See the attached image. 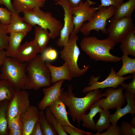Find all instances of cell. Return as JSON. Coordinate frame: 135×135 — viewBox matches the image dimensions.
<instances>
[{
    "label": "cell",
    "instance_id": "f6af8a7d",
    "mask_svg": "<svg viewBox=\"0 0 135 135\" xmlns=\"http://www.w3.org/2000/svg\"><path fill=\"white\" fill-rule=\"evenodd\" d=\"M59 0H54L55 2H56ZM70 2L71 5L72 7H75L78 6L80 2L82 1V0H68ZM90 2L92 1L90 0H86Z\"/></svg>",
    "mask_w": 135,
    "mask_h": 135
},
{
    "label": "cell",
    "instance_id": "d6a6232c",
    "mask_svg": "<svg viewBox=\"0 0 135 135\" xmlns=\"http://www.w3.org/2000/svg\"><path fill=\"white\" fill-rule=\"evenodd\" d=\"M8 130H19L23 132V126L20 115H18L8 121Z\"/></svg>",
    "mask_w": 135,
    "mask_h": 135
},
{
    "label": "cell",
    "instance_id": "e575fe53",
    "mask_svg": "<svg viewBox=\"0 0 135 135\" xmlns=\"http://www.w3.org/2000/svg\"><path fill=\"white\" fill-rule=\"evenodd\" d=\"M12 14V12L6 8H0V22L4 25H8Z\"/></svg>",
    "mask_w": 135,
    "mask_h": 135
},
{
    "label": "cell",
    "instance_id": "83f0119b",
    "mask_svg": "<svg viewBox=\"0 0 135 135\" xmlns=\"http://www.w3.org/2000/svg\"><path fill=\"white\" fill-rule=\"evenodd\" d=\"M16 90L8 81L0 80V102L4 100L10 101Z\"/></svg>",
    "mask_w": 135,
    "mask_h": 135
},
{
    "label": "cell",
    "instance_id": "cb8c5ba5",
    "mask_svg": "<svg viewBox=\"0 0 135 135\" xmlns=\"http://www.w3.org/2000/svg\"><path fill=\"white\" fill-rule=\"evenodd\" d=\"M135 10V0H128L126 2H124L115 8L112 17L117 19L124 18H131Z\"/></svg>",
    "mask_w": 135,
    "mask_h": 135
},
{
    "label": "cell",
    "instance_id": "e0dca14e",
    "mask_svg": "<svg viewBox=\"0 0 135 135\" xmlns=\"http://www.w3.org/2000/svg\"><path fill=\"white\" fill-rule=\"evenodd\" d=\"M39 52V50L34 41H26L20 46L18 50L13 57L21 62H28Z\"/></svg>",
    "mask_w": 135,
    "mask_h": 135
},
{
    "label": "cell",
    "instance_id": "9a60e30c",
    "mask_svg": "<svg viewBox=\"0 0 135 135\" xmlns=\"http://www.w3.org/2000/svg\"><path fill=\"white\" fill-rule=\"evenodd\" d=\"M40 110L38 107L30 106L20 115L23 126L22 135H30L36 123L40 120Z\"/></svg>",
    "mask_w": 135,
    "mask_h": 135
},
{
    "label": "cell",
    "instance_id": "8d00e7d4",
    "mask_svg": "<svg viewBox=\"0 0 135 135\" xmlns=\"http://www.w3.org/2000/svg\"><path fill=\"white\" fill-rule=\"evenodd\" d=\"M120 127L122 135H135V128L132 126L130 123L123 121L121 123Z\"/></svg>",
    "mask_w": 135,
    "mask_h": 135
},
{
    "label": "cell",
    "instance_id": "ba28073f",
    "mask_svg": "<svg viewBox=\"0 0 135 135\" xmlns=\"http://www.w3.org/2000/svg\"><path fill=\"white\" fill-rule=\"evenodd\" d=\"M96 4L95 2L86 0L84 2L81 1L76 6L72 7V12L74 27L70 35H77L84 22L91 20L99 7H91L90 6Z\"/></svg>",
    "mask_w": 135,
    "mask_h": 135
},
{
    "label": "cell",
    "instance_id": "4316f807",
    "mask_svg": "<svg viewBox=\"0 0 135 135\" xmlns=\"http://www.w3.org/2000/svg\"><path fill=\"white\" fill-rule=\"evenodd\" d=\"M122 65L116 74L120 76L128 74H135V58H130L128 56L123 55L122 56Z\"/></svg>",
    "mask_w": 135,
    "mask_h": 135
},
{
    "label": "cell",
    "instance_id": "ffe728a7",
    "mask_svg": "<svg viewBox=\"0 0 135 135\" xmlns=\"http://www.w3.org/2000/svg\"><path fill=\"white\" fill-rule=\"evenodd\" d=\"M124 95L127 102L126 105L122 108L116 109L115 112L110 115L109 121L114 125H116L119 119L124 115L129 113L134 116L135 114V96H132L126 93Z\"/></svg>",
    "mask_w": 135,
    "mask_h": 135
},
{
    "label": "cell",
    "instance_id": "bcb514c9",
    "mask_svg": "<svg viewBox=\"0 0 135 135\" xmlns=\"http://www.w3.org/2000/svg\"><path fill=\"white\" fill-rule=\"evenodd\" d=\"M23 132L19 130H10L8 131V135H22Z\"/></svg>",
    "mask_w": 135,
    "mask_h": 135
},
{
    "label": "cell",
    "instance_id": "484cf974",
    "mask_svg": "<svg viewBox=\"0 0 135 135\" xmlns=\"http://www.w3.org/2000/svg\"><path fill=\"white\" fill-rule=\"evenodd\" d=\"M102 110L97 103L96 101L90 109L89 113L82 116L81 121L83 122L82 126L94 131H96L95 123L93 118L98 113Z\"/></svg>",
    "mask_w": 135,
    "mask_h": 135
},
{
    "label": "cell",
    "instance_id": "52a82bcc",
    "mask_svg": "<svg viewBox=\"0 0 135 135\" xmlns=\"http://www.w3.org/2000/svg\"><path fill=\"white\" fill-rule=\"evenodd\" d=\"M91 20L84 23L80 30L81 32L86 36H88L92 30L97 32L100 31L103 34L108 35L106 26L107 20L111 18L115 12V8L112 6H99Z\"/></svg>",
    "mask_w": 135,
    "mask_h": 135
},
{
    "label": "cell",
    "instance_id": "7c38bea8",
    "mask_svg": "<svg viewBox=\"0 0 135 135\" xmlns=\"http://www.w3.org/2000/svg\"><path fill=\"white\" fill-rule=\"evenodd\" d=\"M29 94L24 90H16L12 99L9 101L7 110L8 121L18 115H20L30 106Z\"/></svg>",
    "mask_w": 135,
    "mask_h": 135
},
{
    "label": "cell",
    "instance_id": "7a4b0ae2",
    "mask_svg": "<svg viewBox=\"0 0 135 135\" xmlns=\"http://www.w3.org/2000/svg\"><path fill=\"white\" fill-rule=\"evenodd\" d=\"M116 44L109 37L100 40L94 36H86L81 40V48L91 59L96 61L117 62L121 58L112 55L110 52Z\"/></svg>",
    "mask_w": 135,
    "mask_h": 135
},
{
    "label": "cell",
    "instance_id": "ac0fdd59",
    "mask_svg": "<svg viewBox=\"0 0 135 135\" xmlns=\"http://www.w3.org/2000/svg\"><path fill=\"white\" fill-rule=\"evenodd\" d=\"M50 72L51 84L55 83L61 80L71 81L73 77L68 64L64 62L60 66H54L48 62L45 64Z\"/></svg>",
    "mask_w": 135,
    "mask_h": 135
},
{
    "label": "cell",
    "instance_id": "f546056e",
    "mask_svg": "<svg viewBox=\"0 0 135 135\" xmlns=\"http://www.w3.org/2000/svg\"><path fill=\"white\" fill-rule=\"evenodd\" d=\"M98 113L100 117L96 123H95V127L97 132L101 133L107 129L110 125L109 118L110 112L109 110L104 109Z\"/></svg>",
    "mask_w": 135,
    "mask_h": 135
},
{
    "label": "cell",
    "instance_id": "7dc6e473",
    "mask_svg": "<svg viewBox=\"0 0 135 135\" xmlns=\"http://www.w3.org/2000/svg\"><path fill=\"white\" fill-rule=\"evenodd\" d=\"M130 123L132 126L135 128V117L134 116L130 120Z\"/></svg>",
    "mask_w": 135,
    "mask_h": 135
},
{
    "label": "cell",
    "instance_id": "74e56055",
    "mask_svg": "<svg viewBox=\"0 0 135 135\" xmlns=\"http://www.w3.org/2000/svg\"><path fill=\"white\" fill-rule=\"evenodd\" d=\"M42 55L45 61H52L57 58L58 54L57 51L52 48L46 49L42 52Z\"/></svg>",
    "mask_w": 135,
    "mask_h": 135
},
{
    "label": "cell",
    "instance_id": "f35d334b",
    "mask_svg": "<svg viewBox=\"0 0 135 135\" xmlns=\"http://www.w3.org/2000/svg\"><path fill=\"white\" fill-rule=\"evenodd\" d=\"M132 80L129 84H127L123 82L120 85L121 87L125 90L126 93L132 96H135V74H132Z\"/></svg>",
    "mask_w": 135,
    "mask_h": 135
},
{
    "label": "cell",
    "instance_id": "9c48e42d",
    "mask_svg": "<svg viewBox=\"0 0 135 135\" xmlns=\"http://www.w3.org/2000/svg\"><path fill=\"white\" fill-rule=\"evenodd\" d=\"M55 4L59 5L64 12V23L60 34V38L56 42L57 46L63 47L67 43L70 34L74 28L73 16L72 12V6L68 0H59Z\"/></svg>",
    "mask_w": 135,
    "mask_h": 135
},
{
    "label": "cell",
    "instance_id": "5b68a950",
    "mask_svg": "<svg viewBox=\"0 0 135 135\" xmlns=\"http://www.w3.org/2000/svg\"><path fill=\"white\" fill-rule=\"evenodd\" d=\"M22 18L32 26H38L49 31L50 38L54 39L59 36L63 24L50 12L44 11L37 7L23 12Z\"/></svg>",
    "mask_w": 135,
    "mask_h": 135
},
{
    "label": "cell",
    "instance_id": "f1b7e54d",
    "mask_svg": "<svg viewBox=\"0 0 135 135\" xmlns=\"http://www.w3.org/2000/svg\"><path fill=\"white\" fill-rule=\"evenodd\" d=\"M9 101L5 100L0 102V135H8L7 110Z\"/></svg>",
    "mask_w": 135,
    "mask_h": 135
},
{
    "label": "cell",
    "instance_id": "d6986e66",
    "mask_svg": "<svg viewBox=\"0 0 135 135\" xmlns=\"http://www.w3.org/2000/svg\"><path fill=\"white\" fill-rule=\"evenodd\" d=\"M32 26L24 22L22 18L16 11L12 13L10 22L6 26L7 34L24 33L27 34L32 29Z\"/></svg>",
    "mask_w": 135,
    "mask_h": 135
},
{
    "label": "cell",
    "instance_id": "3957f363",
    "mask_svg": "<svg viewBox=\"0 0 135 135\" xmlns=\"http://www.w3.org/2000/svg\"><path fill=\"white\" fill-rule=\"evenodd\" d=\"M45 61L42 55H37L28 62L26 68L28 81L25 89L38 90L41 88L50 86V73Z\"/></svg>",
    "mask_w": 135,
    "mask_h": 135
},
{
    "label": "cell",
    "instance_id": "b9f144b4",
    "mask_svg": "<svg viewBox=\"0 0 135 135\" xmlns=\"http://www.w3.org/2000/svg\"><path fill=\"white\" fill-rule=\"evenodd\" d=\"M30 135H43L39 120L35 124Z\"/></svg>",
    "mask_w": 135,
    "mask_h": 135
},
{
    "label": "cell",
    "instance_id": "ab89813d",
    "mask_svg": "<svg viewBox=\"0 0 135 135\" xmlns=\"http://www.w3.org/2000/svg\"><path fill=\"white\" fill-rule=\"evenodd\" d=\"M64 131L70 135H91L93 134L90 132H80L68 126H62Z\"/></svg>",
    "mask_w": 135,
    "mask_h": 135
},
{
    "label": "cell",
    "instance_id": "30bf717a",
    "mask_svg": "<svg viewBox=\"0 0 135 135\" xmlns=\"http://www.w3.org/2000/svg\"><path fill=\"white\" fill-rule=\"evenodd\" d=\"M100 78L99 75L96 77L94 75H92L88 84V86L84 88L82 92L86 93L96 89L107 88L112 87L115 88L118 87L125 80L132 78V76L129 75L125 77L119 76L116 74L114 68L112 67L109 74L106 79L100 82L98 80Z\"/></svg>",
    "mask_w": 135,
    "mask_h": 135
},
{
    "label": "cell",
    "instance_id": "44dd1931",
    "mask_svg": "<svg viewBox=\"0 0 135 135\" xmlns=\"http://www.w3.org/2000/svg\"><path fill=\"white\" fill-rule=\"evenodd\" d=\"M8 46L6 51L7 56L13 58L17 53L20 44L27 34L12 33L10 34Z\"/></svg>",
    "mask_w": 135,
    "mask_h": 135
},
{
    "label": "cell",
    "instance_id": "4dcf8cb0",
    "mask_svg": "<svg viewBox=\"0 0 135 135\" xmlns=\"http://www.w3.org/2000/svg\"><path fill=\"white\" fill-rule=\"evenodd\" d=\"M39 120L43 135L58 134L52 126L48 121L44 110L40 111Z\"/></svg>",
    "mask_w": 135,
    "mask_h": 135
},
{
    "label": "cell",
    "instance_id": "4fadbf2b",
    "mask_svg": "<svg viewBox=\"0 0 135 135\" xmlns=\"http://www.w3.org/2000/svg\"><path fill=\"white\" fill-rule=\"evenodd\" d=\"M124 90L122 87L117 89L108 88L104 92L106 98L100 99L96 102L102 110L122 108L126 100L123 92Z\"/></svg>",
    "mask_w": 135,
    "mask_h": 135
},
{
    "label": "cell",
    "instance_id": "1f68e13d",
    "mask_svg": "<svg viewBox=\"0 0 135 135\" xmlns=\"http://www.w3.org/2000/svg\"><path fill=\"white\" fill-rule=\"evenodd\" d=\"M44 112L48 121L52 126L58 134L68 135V134L64 131L62 126L59 123L48 107L46 109Z\"/></svg>",
    "mask_w": 135,
    "mask_h": 135
},
{
    "label": "cell",
    "instance_id": "60d3db41",
    "mask_svg": "<svg viewBox=\"0 0 135 135\" xmlns=\"http://www.w3.org/2000/svg\"><path fill=\"white\" fill-rule=\"evenodd\" d=\"M101 4L99 6H112L116 8L124 2V0H101Z\"/></svg>",
    "mask_w": 135,
    "mask_h": 135
},
{
    "label": "cell",
    "instance_id": "d590c367",
    "mask_svg": "<svg viewBox=\"0 0 135 135\" xmlns=\"http://www.w3.org/2000/svg\"><path fill=\"white\" fill-rule=\"evenodd\" d=\"M107 130L102 133L97 132L94 135H120L122 134L120 127L117 124L114 125L112 124L110 125Z\"/></svg>",
    "mask_w": 135,
    "mask_h": 135
},
{
    "label": "cell",
    "instance_id": "7bdbcfd3",
    "mask_svg": "<svg viewBox=\"0 0 135 135\" xmlns=\"http://www.w3.org/2000/svg\"><path fill=\"white\" fill-rule=\"evenodd\" d=\"M1 4L4 5L12 13L16 11L11 0H0V5Z\"/></svg>",
    "mask_w": 135,
    "mask_h": 135
},
{
    "label": "cell",
    "instance_id": "d4e9b609",
    "mask_svg": "<svg viewBox=\"0 0 135 135\" xmlns=\"http://www.w3.org/2000/svg\"><path fill=\"white\" fill-rule=\"evenodd\" d=\"M12 3L16 11L18 14L32 10L38 7H44L45 2L36 0H12Z\"/></svg>",
    "mask_w": 135,
    "mask_h": 135
},
{
    "label": "cell",
    "instance_id": "8fae6325",
    "mask_svg": "<svg viewBox=\"0 0 135 135\" xmlns=\"http://www.w3.org/2000/svg\"><path fill=\"white\" fill-rule=\"evenodd\" d=\"M134 28L131 17L118 19L112 17L107 30L108 37L118 44L120 42L122 38Z\"/></svg>",
    "mask_w": 135,
    "mask_h": 135
},
{
    "label": "cell",
    "instance_id": "603a6c76",
    "mask_svg": "<svg viewBox=\"0 0 135 135\" xmlns=\"http://www.w3.org/2000/svg\"><path fill=\"white\" fill-rule=\"evenodd\" d=\"M35 36L34 40L39 50V52H42L50 38L48 30L39 26H35Z\"/></svg>",
    "mask_w": 135,
    "mask_h": 135
},
{
    "label": "cell",
    "instance_id": "c3c4849f",
    "mask_svg": "<svg viewBox=\"0 0 135 135\" xmlns=\"http://www.w3.org/2000/svg\"><path fill=\"white\" fill-rule=\"evenodd\" d=\"M38 1L42 2H45L46 0H36Z\"/></svg>",
    "mask_w": 135,
    "mask_h": 135
},
{
    "label": "cell",
    "instance_id": "8992f818",
    "mask_svg": "<svg viewBox=\"0 0 135 135\" xmlns=\"http://www.w3.org/2000/svg\"><path fill=\"white\" fill-rule=\"evenodd\" d=\"M79 36L77 35H70L68 41L60 52V58L68 64L73 77H78L85 74L90 68L88 65L81 69L78 67V62L80 54L77 42Z\"/></svg>",
    "mask_w": 135,
    "mask_h": 135
},
{
    "label": "cell",
    "instance_id": "7402d4cb",
    "mask_svg": "<svg viewBox=\"0 0 135 135\" xmlns=\"http://www.w3.org/2000/svg\"><path fill=\"white\" fill-rule=\"evenodd\" d=\"M120 47L123 55L135 56V28L129 32L122 40Z\"/></svg>",
    "mask_w": 135,
    "mask_h": 135
},
{
    "label": "cell",
    "instance_id": "ee69618b",
    "mask_svg": "<svg viewBox=\"0 0 135 135\" xmlns=\"http://www.w3.org/2000/svg\"><path fill=\"white\" fill-rule=\"evenodd\" d=\"M6 56V51L4 49H0V67L2 65Z\"/></svg>",
    "mask_w": 135,
    "mask_h": 135
},
{
    "label": "cell",
    "instance_id": "277c9868",
    "mask_svg": "<svg viewBox=\"0 0 135 135\" xmlns=\"http://www.w3.org/2000/svg\"><path fill=\"white\" fill-rule=\"evenodd\" d=\"M28 64L6 56L1 67L0 80L8 81L16 90H25L28 81L26 73Z\"/></svg>",
    "mask_w": 135,
    "mask_h": 135
},
{
    "label": "cell",
    "instance_id": "5bb4252c",
    "mask_svg": "<svg viewBox=\"0 0 135 135\" xmlns=\"http://www.w3.org/2000/svg\"><path fill=\"white\" fill-rule=\"evenodd\" d=\"M64 80H59L50 86L42 89L44 96L38 105L40 110H44L51 104L59 98L64 88H61Z\"/></svg>",
    "mask_w": 135,
    "mask_h": 135
},
{
    "label": "cell",
    "instance_id": "6da1fadb",
    "mask_svg": "<svg viewBox=\"0 0 135 135\" xmlns=\"http://www.w3.org/2000/svg\"><path fill=\"white\" fill-rule=\"evenodd\" d=\"M72 84L69 85L67 91L62 92L59 98L68 108V114L71 117L74 124L76 121L78 128L80 125L82 116L90 110L95 102L103 96H106L102 90L97 89L88 92L82 98L76 97L73 92Z\"/></svg>",
    "mask_w": 135,
    "mask_h": 135
},
{
    "label": "cell",
    "instance_id": "2e32d148",
    "mask_svg": "<svg viewBox=\"0 0 135 135\" xmlns=\"http://www.w3.org/2000/svg\"><path fill=\"white\" fill-rule=\"evenodd\" d=\"M48 107L62 126H68L79 131H85L76 127L71 124L68 117L66 105L60 98Z\"/></svg>",
    "mask_w": 135,
    "mask_h": 135
},
{
    "label": "cell",
    "instance_id": "836d02e7",
    "mask_svg": "<svg viewBox=\"0 0 135 135\" xmlns=\"http://www.w3.org/2000/svg\"><path fill=\"white\" fill-rule=\"evenodd\" d=\"M7 34L6 26L0 22V49H6L7 48L9 37Z\"/></svg>",
    "mask_w": 135,
    "mask_h": 135
}]
</instances>
